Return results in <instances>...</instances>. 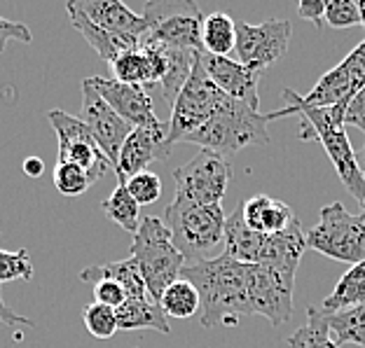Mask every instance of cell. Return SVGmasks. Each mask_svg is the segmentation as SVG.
<instances>
[{
	"label": "cell",
	"instance_id": "cell-3",
	"mask_svg": "<svg viewBox=\"0 0 365 348\" xmlns=\"http://www.w3.org/2000/svg\"><path fill=\"white\" fill-rule=\"evenodd\" d=\"M164 225L169 227L173 246L187 264L218 258L225 248V213L220 204H192L173 199L164 211Z\"/></svg>",
	"mask_w": 365,
	"mask_h": 348
},
{
	"label": "cell",
	"instance_id": "cell-30",
	"mask_svg": "<svg viewBox=\"0 0 365 348\" xmlns=\"http://www.w3.org/2000/svg\"><path fill=\"white\" fill-rule=\"evenodd\" d=\"M326 318H328L330 332L335 334V342L339 344V348L346 344L365 348V304L333 313V316H326Z\"/></svg>",
	"mask_w": 365,
	"mask_h": 348
},
{
	"label": "cell",
	"instance_id": "cell-27",
	"mask_svg": "<svg viewBox=\"0 0 365 348\" xmlns=\"http://www.w3.org/2000/svg\"><path fill=\"white\" fill-rule=\"evenodd\" d=\"M160 49L164 56V73H162L160 87L164 91V101L173 105L178 91L187 82L190 73H192L197 52H190V49H164V47H160Z\"/></svg>",
	"mask_w": 365,
	"mask_h": 348
},
{
	"label": "cell",
	"instance_id": "cell-21",
	"mask_svg": "<svg viewBox=\"0 0 365 348\" xmlns=\"http://www.w3.org/2000/svg\"><path fill=\"white\" fill-rule=\"evenodd\" d=\"M82 283H98V280H115L124 288L127 292V302H140V300H150L148 290L140 276V269L134 258L118 260V262H98L94 267H87L80 271Z\"/></svg>",
	"mask_w": 365,
	"mask_h": 348
},
{
	"label": "cell",
	"instance_id": "cell-12",
	"mask_svg": "<svg viewBox=\"0 0 365 348\" xmlns=\"http://www.w3.org/2000/svg\"><path fill=\"white\" fill-rule=\"evenodd\" d=\"M101 98L113 107L120 117L129 124L131 129H145L155 134H169V122H162L157 117L153 98L148 89L136 85H124L115 78H89Z\"/></svg>",
	"mask_w": 365,
	"mask_h": 348
},
{
	"label": "cell",
	"instance_id": "cell-18",
	"mask_svg": "<svg viewBox=\"0 0 365 348\" xmlns=\"http://www.w3.org/2000/svg\"><path fill=\"white\" fill-rule=\"evenodd\" d=\"M171 154V145L167 143V134H155L145 129H131V134L120 147L118 162H115V176L118 185H127L138 173L148 169V164L155 159H167Z\"/></svg>",
	"mask_w": 365,
	"mask_h": 348
},
{
	"label": "cell",
	"instance_id": "cell-15",
	"mask_svg": "<svg viewBox=\"0 0 365 348\" xmlns=\"http://www.w3.org/2000/svg\"><path fill=\"white\" fill-rule=\"evenodd\" d=\"M293 283L260 264H248V304L253 316L267 318L274 327L284 325L293 316Z\"/></svg>",
	"mask_w": 365,
	"mask_h": 348
},
{
	"label": "cell",
	"instance_id": "cell-6",
	"mask_svg": "<svg viewBox=\"0 0 365 348\" xmlns=\"http://www.w3.org/2000/svg\"><path fill=\"white\" fill-rule=\"evenodd\" d=\"M148 23L140 43L157 45L164 49H202V23L204 16L192 0H150L140 14Z\"/></svg>",
	"mask_w": 365,
	"mask_h": 348
},
{
	"label": "cell",
	"instance_id": "cell-36",
	"mask_svg": "<svg viewBox=\"0 0 365 348\" xmlns=\"http://www.w3.org/2000/svg\"><path fill=\"white\" fill-rule=\"evenodd\" d=\"M326 23L330 28L361 26V7L354 0H326Z\"/></svg>",
	"mask_w": 365,
	"mask_h": 348
},
{
	"label": "cell",
	"instance_id": "cell-33",
	"mask_svg": "<svg viewBox=\"0 0 365 348\" xmlns=\"http://www.w3.org/2000/svg\"><path fill=\"white\" fill-rule=\"evenodd\" d=\"M33 260L26 248L19 251H0V283L10 280H31L33 278Z\"/></svg>",
	"mask_w": 365,
	"mask_h": 348
},
{
	"label": "cell",
	"instance_id": "cell-40",
	"mask_svg": "<svg viewBox=\"0 0 365 348\" xmlns=\"http://www.w3.org/2000/svg\"><path fill=\"white\" fill-rule=\"evenodd\" d=\"M297 14L304 21H314L317 28H323V23H326V0H300Z\"/></svg>",
	"mask_w": 365,
	"mask_h": 348
},
{
	"label": "cell",
	"instance_id": "cell-16",
	"mask_svg": "<svg viewBox=\"0 0 365 348\" xmlns=\"http://www.w3.org/2000/svg\"><path fill=\"white\" fill-rule=\"evenodd\" d=\"M199 63L206 70V75L211 78V82L218 87L222 94L242 101L246 105L260 110V96H258V82L260 73L246 68L244 63H239L230 56H213L206 54L204 49H199Z\"/></svg>",
	"mask_w": 365,
	"mask_h": 348
},
{
	"label": "cell",
	"instance_id": "cell-42",
	"mask_svg": "<svg viewBox=\"0 0 365 348\" xmlns=\"http://www.w3.org/2000/svg\"><path fill=\"white\" fill-rule=\"evenodd\" d=\"M24 173H26L29 178H40L45 173V162L40 159V157H26V159H24Z\"/></svg>",
	"mask_w": 365,
	"mask_h": 348
},
{
	"label": "cell",
	"instance_id": "cell-44",
	"mask_svg": "<svg viewBox=\"0 0 365 348\" xmlns=\"http://www.w3.org/2000/svg\"><path fill=\"white\" fill-rule=\"evenodd\" d=\"M359 164H361V171H363V176H365V145H363V152L359 157Z\"/></svg>",
	"mask_w": 365,
	"mask_h": 348
},
{
	"label": "cell",
	"instance_id": "cell-13",
	"mask_svg": "<svg viewBox=\"0 0 365 348\" xmlns=\"http://www.w3.org/2000/svg\"><path fill=\"white\" fill-rule=\"evenodd\" d=\"M365 87V40L344 56L342 63L330 68L309 94H300V101L309 107H330L351 103V98Z\"/></svg>",
	"mask_w": 365,
	"mask_h": 348
},
{
	"label": "cell",
	"instance_id": "cell-37",
	"mask_svg": "<svg viewBox=\"0 0 365 348\" xmlns=\"http://www.w3.org/2000/svg\"><path fill=\"white\" fill-rule=\"evenodd\" d=\"M91 288H94V300L103 306H110L115 311L127 302V292H124V288L120 283H115V280H98V283H94Z\"/></svg>",
	"mask_w": 365,
	"mask_h": 348
},
{
	"label": "cell",
	"instance_id": "cell-1",
	"mask_svg": "<svg viewBox=\"0 0 365 348\" xmlns=\"http://www.w3.org/2000/svg\"><path fill=\"white\" fill-rule=\"evenodd\" d=\"M284 110L267 112L269 122L279 117H288V115H300L302 117V138L319 140L326 150L328 159L333 162V169L337 171L339 180L344 182L346 192H349L361 206L365 204V176L361 171L359 157H356L351 140L346 136L344 127V112L349 103H337L330 107H309L300 101V94L290 87L284 89Z\"/></svg>",
	"mask_w": 365,
	"mask_h": 348
},
{
	"label": "cell",
	"instance_id": "cell-25",
	"mask_svg": "<svg viewBox=\"0 0 365 348\" xmlns=\"http://www.w3.org/2000/svg\"><path fill=\"white\" fill-rule=\"evenodd\" d=\"M115 313H118V329H155V332L171 334L167 313L157 302H124Z\"/></svg>",
	"mask_w": 365,
	"mask_h": 348
},
{
	"label": "cell",
	"instance_id": "cell-29",
	"mask_svg": "<svg viewBox=\"0 0 365 348\" xmlns=\"http://www.w3.org/2000/svg\"><path fill=\"white\" fill-rule=\"evenodd\" d=\"M157 304L162 306V311L167 313V318H178V320L195 318L199 309H202V300H199L197 288L185 278H178L176 283H171L162 292Z\"/></svg>",
	"mask_w": 365,
	"mask_h": 348
},
{
	"label": "cell",
	"instance_id": "cell-11",
	"mask_svg": "<svg viewBox=\"0 0 365 348\" xmlns=\"http://www.w3.org/2000/svg\"><path fill=\"white\" fill-rule=\"evenodd\" d=\"M293 23L288 19H267L253 26V23H237V56L246 68L262 73L267 65L277 63L286 54Z\"/></svg>",
	"mask_w": 365,
	"mask_h": 348
},
{
	"label": "cell",
	"instance_id": "cell-14",
	"mask_svg": "<svg viewBox=\"0 0 365 348\" xmlns=\"http://www.w3.org/2000/svg\"><path fill=\"white\" fill-rule=\"evenodd\" d=\"M78 117L89 129L91 138L96 140V145L101 147V152L110 159L113 169H115L120 147L124 140H127V136L131 134V127L103 101L101 94L91 87L89 78L82 82V107H80Z\"/></svg>",
	"mask_w": 365,
	"mask_h": 348
},
{
	"label": "cell",
	"instance_id": "cell-10",
	"mask_svg": "<svg viewBox=\"0 0 365 348\" xmlns=\"http://www.w3.org/2000/svg\"><path fill=\"white\" fill-rule=\"evenodd\" d=\"M47 120L52 124L56 140H59V157H56V162L80 167L89 176L91 185L96 180H101L108 169H113L110 159L101 152V147L96 145V140L91 138L89 129L80 122V117H73V115L54 107V110L47 112Z\"/></svg>",
	"mask_w": 365,
	"mask_h": 348
},
{
	"label": "cell",
	"instance_id": "cell-17",
	"mask_svg": "<svg viewBox=\"0 0 365 348\" xmlns=\"http://www.w3.org/2000/svg\"><path fill=\"white\" fill-rule=\"evenodd\" d=\"M304 251H307V234L300 227V220L295 218L293 225L288 229L279 231V234H269L264 238L260 258L255 264H260V267L277 273L286 283L295 285V273H297V267H300Z\"/></svg>",
	"mask_w": 365,
	"mask_h": 348
},
{
	"label": "cell",
	"instance_id": "cell-38",
	"mask_svg": "<svg viewBox=\"0 0 365 348\" xmlns=\"http://www.w3.org/2000/svg\"><path fill=\"white\" fill-rule=\"evenodd\" d=\"M10 40H19V43L31 45L33 36H31L29 26H24V23H16V21L5 19V16H0V54L5 52V47H7Z\"/></svg>",
	"mask_w": 365,
	"mask_h": 348
},
{
	"label": "cell",
	"instance_id": "cell-9",
	"mask_svg": "<svg viewBox=\"0 0 365 348\" xmlns=\"http://www.w3.org/2000/svg\"><path fill=\"white\" fill-rule=\"evenodd\" d=\"M232 180L227 157L211 150H199L187 164L173 169L176 199L192 204H222Z\"/></svg>",
	"mask_w": 365,
	"mask_h": 348
},
{
	"label": "cell",
	"instance_id": "cell-26",
	"mask_svg": "<svg viewBox=\"0 0 365 348\" xmlns=\"http://www.w3.org/2000/svg\"><path fill=\"white\" fill-rule=\"evenodd\" d=\"M202 49L213 56H230L237 49V21L227 12H213L204 16Z\"/></svg>",
	"mask_w": 365,
	"mask_h": 348
},
{
	"label": "cell",
	"instance_id": "cell-28",
	"mask_svg": "<svg viewBox=\"0 0 365 348\" xmlns=\"http://www.w3.org/2000/svg\"><path fill=\"white\" fill-rule=\"evenodd\" d=\"M286 344L290 348H339L335 334L330 332L326 313H321L319 306L307 309V322L290 337H286Z\"/></svg>",
	"mask_w": 365,
	"mask_h": 348
},
{
	"label": "cell",
	"instance_id": "cell-34",
	"mask_svg": "<svg viewBox=\"0 0 365 348\" xmlns=\"http://www.w3.org/2000/svg\"><path fill=\"white\" fill-rule=\"evenodd\" d=\"M91 185V180L85 171L76 164H59L54 167V187L59 189L63 196H80L85 194Z\"/></svg>",
	"mask_w": 365,
	"mask_h": 348
},
{
	"label": "cell",
	"instance_id": "cell-20",
	"mask_svg": "<svg viewBox=\"0 0 365 348\" xmlns=\"http://www.w3.org/2000/svg\"><path fill=\"white\" fill-rule=\"evenodd\" d=\"M242 218L248 229L258 231V234H279V231L288 229L293 225L295 213L286 201L272 199L267 194H255L251 199L242 201Z\"/></svg>",
	"mask_w": 365,
	"mask_h": 348
},
{
	"label": "cell",
	"instance_id": "cell-39",
	"mask_svg": "<svg viewBox=\"0 0 365 348\" xmlns=\"http://www.w3.org/2000/svg\"><path fill=\"white\" fill-rule=\"evenodd\" d=\"M344 127H356L365 134V87L351 98L344 112Z\"/></svg>",
	"mask_w": 365,
	"mask_h": 348
},
{
	"label": "cell",
	"instance_id": "cell-23",
	"mask_svg": "<svg viewBox=\"0 0 365 348\" xmlns=\"http://www.w3.org/2000/svg\"><path fill=\"white\" fill-rule=\"evenodd\" d=\"M264 238H267L264 234H258V231L246 227L242 209H237L225 220V248H222V255L244 264H255L260 258Z\"/></svg>",
	"mask_w": 365,
	"mask_h": 348
},
{
	"label": "cell",
	"instance_id": "cell-2",
	"mask_svg": "<svg viewBox=\"0 0 365 348\" xmlns=\"http://www.w3.org/2000/svg\"><path fill=\"white\" fill-rule=\"evenodd\" d=\"M180 278L197 288L204 327H220L239 316H253L248 304V264L220 253L213 260L185 264Z\"/></svg>",
	"mask_w": 365,
	"mask_h": 348
},
{
	"label": "cell",
	"instance_id": "cell-22",
	"mask_svg": "<svg viewBox=\"0 0 365 348\" xmlns=\"http://www.w3.org/2000/svg\"><path fill=\"white\" fill-rule=\"evenodd\" d=\"M68 16H71L73 26L85 36V40L94 47V52L101 56L103 61L113 63L124 52H134V49L140 47V38H136V36H118V33H108L103 28H96L94 23L87 21L85 16L76 10H68Z\"/></svg>",
	"mask_w": 365,
	"mask_h": 348
},
{
	"label": "cell",
	"instance_id": "cell-43",
	"mask_svg": "<svg viewBox=\"0 0 365 348\" xmlns=\"http://www.w3.org/2000/svg\"><path fill=\"white\" fill-rule=\"evenodd\" d=\"M359 7H361V26L365 28V0H361Z\"/></svg>",
	"mask_w": 365,
	"mask_h": 348
},
{
	"label": "cell",
	"instance_id": "cell-32",
	"mask_svg": "<svg viewBox=\"0 0 365 348\" xmlns=\"http://www.w3.org/2000/svg\"><path fill=\"white\" fill-rule=\"evenodd\" d=\"M82 320H85L87 332L96 339H110L118 332V313L98 302H91L82 309Z\"/></svg>",
	"mask_w": 365,
	"mask_h": 348
},
{
	"label": "cell",
	"instance_id": "cell-4",
	"mask_svg": "<svg viewBox=\"0 0 365 348\" xmlns=\"http://www.w3.org/2000/svg\"><path fill=\"white\" fill-rule=\"evenodd\" d=\"M267 124H269L267 115H262L255 107L227 96V101L218 107V112L204 127H199L195 134H190L182 143H192L202 147V150H211L222 157H230L244 150V147L267 145L269 143Z\"/></svg>",
	"mask_w": 365,
	"mask_h": 348
},
{
	"label": "cell",
	"instance_id": "cell-5",
	"mask_svg": "<svg viewBox=\"0 0 365 348\" xmlns=\"http://www.w3.org/2000/svg\"><path fill=\"white\" fill-rule=\"evenodd\" d=\"M131 258L138 264L150 302H160L162 292L176 283L185 267V258L173 246L169 227L155 215L140 220L131 241Z\"/></svg>",
	"mask_w": 365,
	"mask_h": 348
},
{
	"label": "cell",
	"instance_id": "cell-8",
	"mask_svg": "<svg viewBox=\"0 0 365 348\" xmlns=\"http://www.w3.org/2000/svg\"><path fill=\"white\" fill-rule=\"evenodd\" d=\"M225 101H227V96L213 85L209 75H206V70L202 68L199 56H197L192 73H190L187 82L182 85L176 101L171 105L167 143L173 147L176 143H180V140H185L190 134H195L199 127H204V124L218 112V107Z\"/></svg>",
	"mask_w": 365,
	"mask_h": 348
},
{
	"label": "cell",
	"instance_id": "cell-19",
	"mask_svg": "<svg viewBox=\"0 0 365 348\" xmlns=\"http://www.w3.org/2000/svg\"><path fill=\"white\" fill-rule=\"evenodd\" d=\"M66 10H76L85 16L87 21L94 23L96 28L118 33V36L143 38L148 31V23L143 16L131 12L120 0H71V3L66 5Z\"/></svg>",
	"mask_w": 365,
	"mask_h": 348
},
{
	"label": "cell",
	"instance_id": "cell-31",
	"mask_svg": "<svg viewBox=\"0 0 365 348\" xmlns=\"http://www.w3.org/2000/svg\"><path fill=\"white\" fill-rule=\"evenodd\" d=\"M103 213L110 218L115 225L122 227L124 231L136 234L140 225V206L134 201V196L129 194V189L124 185H118L110 192V196L103 199Z\"/></svg>",
	"mask_w": 365,
	"mask_h": 348
},
{
	"label": "cell",
	"instance_id": "cell-7",
	"mask_svg": "<svg viewBox=\"0 0 365 348\" xmlns=\"http://www.w3.org/2000/svg\"><path fill=\"white\" fill-rule=\"evenodd\" d=\"M307 248L330 260L359 264L365 260V213H349L339 201L323 206L319 222L307 231Z\"/></svg>",
	"mask_w": 365,
	"mask_h": 348
},
{
	"label": "cell",
	"instance_id": "cell-41",
	"mask_svg": "<svg viewBox=\"0 0 365 348\" xmlns=\"http://www.w3.org/2000/svg\"><path fill=\"white\" fill-rule=\"evenodd\" d=\"M0 322H3V325H10V327H36V322L31 318H24L19 313L7 309L3 300H0Z\"/></svg>",
	"mask_w": 365,
	"mask_h": 348
},
{
	"label": "cell",
	"instance_id": "cell-24",
	"mask_svg": "<svg viewBox=\"0 0 365 348\" xmlns=\"http://www.w3.org/2000/svg\"><path fill=\"white\" fill-rule=\"evenodd\" d=\"M361 304H365V260L349 267V271L337 280L333 292L321 302L319 311L326 313V316H333V313L354 309V306Z\"/></svg>",
	"mask_w": 365,
	"mask_h": 348
},
{
	"label": "cell",
	"instance_id": "cell-35",
	"mask_svg": "<svg viewBox=\"0 0 365 348\" xmlns=\"http://www.w3.org/2000/svg\"><path fill=\"white\" fill-rule=\"evenodd\" d=\"M124 187L129 189V194L134 196V201L138 206H150L155 201H160V196H162V180L160 176H155L153 171L138 173V176L127 180Z\"/></svg>",
	"mask_w": 365,
	"mask_h": 348
}]
</instances>
